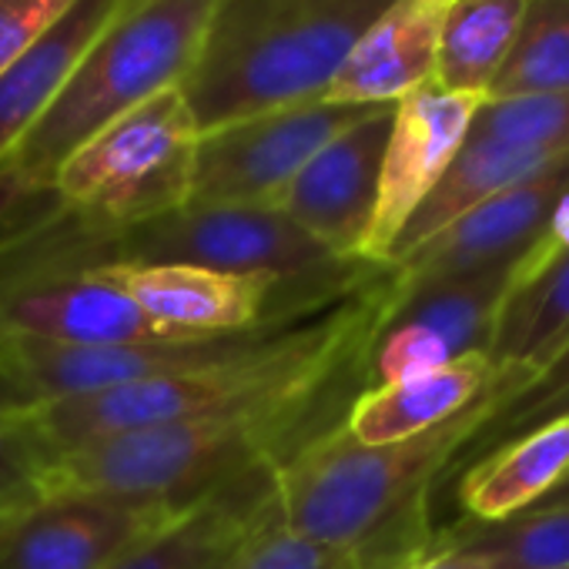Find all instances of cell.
Wrapping results in <instances>:
<instances>
[{"label":"cell","instance_id":"6da1fadb","mask_svg":"<svg viewBox=\"0 0 569 569\" xmlns=\"http://www.w3.org/2000/svg\"><path fill=\"white\" fill-rule=\"evenodd\" d=\"M529 379L522 366H499L492 386L466 412L389 446H362L346 426L326 429L274 469L281 529L342 549L366 569H402L426 556L432 482Z\"/></svg>","mask_w":569,"mask_h":569},{"label":"cell","instance_id":"7a4b0ae2","mask_svg":"<svg viewBox=\"0 0 569 569\" xmlns=\"http://www.w3.org/2000/svg\"><path fill=\"white\" fill-rule=\"evenodd\" d=\"M359 392H366V369H349L221 412L108 436L58 456L44 472V496L101 489L191 502L248 466L284 462L326 429L342 426Z\"/></svg>","mask_w":569,"mask_h":569},{"label":"cell","instance_id":"3957f363","mask_svg":"<svg viewBox=\"0 0 569 569\" xmlns=\"http://www.w3.org/2000/svg\"><path fill=\"white\" fill-rule=\"evenodd\" d=\"M392 0H214L181 81L198 134L326 101L362 34Z\"/></svg>","mask_w":569,"mask_h":569},{"label":"cell","instance_id":"277c9868","mask_svg":"<svg viewBox=\"0 0 569 569\" xmlns=\"http://www.w3.org/2000/svg\"><path fill=\"white\" fill-rule=\"evenodd\" d=\"M118 234L61 198L0 228V342H164L111 278Z\"/></svg>","mask_w":569,"mask_h":569},{"label":"cell","instance_id":"5b68a950","mask_svg":"<svg viewBox=\"0 0 569 569\" xmlns=\"http://www.w3.org/2000/svg\"><path fill=\"white\" fill-rule=\"evenodd\" d=\"M214 0H128L11 151L18 171L34 188H51L58 168L88 138L144 101L181 88Z\"/></svg>","mask_w":569,"mask_h":569},{"label":"cell","instance_id":"8992f818","mask_svg":"<svg viewBox=\"0 0 569 569\" xmlns=\"http://www.w3.org/2000/svg\"><path fill=\"white\" fill-rule=\"evenodd\" d=\"M198 124L178 88L88 138L54 174L58 198L124 231L188 204Z\"/></svg>","mask_w":569,"mask_h":569},{"label":"cell","instance_id":"52a82bcc","mask_svg":"<svg viewBox=\"0 0 569 569\" xmlns=\"http://www.w3.org/2000/svg\"><path fill=\"white\" fill-rule=\"evenodd\" d=\"M121 264H198L278 281H322L362 271L366 258L329 254L278 208L181 204L118 234Z\"/></svg>","mask_w":569,"mask_h":569},{"label":"cell","instance_id":"ba28073f","mask_svg":"<svg viewBox=\"0 0 569 569\" xmlns=\"http://www.w3.org/2000/svg\"><path fill=\"white\" fill-rule=\"evenodd\" d=\"M372 111L362 104L312 101L198 134L188 204L278 208L299 171Z\"/></svg>","mask_w":569,"mask_h":569},{"label":"cell","instance_id":"9c48e42d","mask_svg":"<svg viewBox=\"0 0 569 569\" xmlns=\"http://www.w3.org/2000/svg\"><path fill=\"white\" fill-rule=\"evenodd\" d=\"M516 271L492 268L412 289H399L392 278V296L366 352V389L486 356Z\"/></svg>","mask_w":569,"mask_h":569},{"label":"cell","instance_id":"30bf717a","mask_svg":"<svg viewBox=\"0 0 569 569\" xmlns=\"http://www.w3.org/2000/svg\"><path fill=\"white\" fill-rule=\"evenodd\" d=\"M191 502L101 489L48 492L0 522V569H111Z\"/></svg>","mask_w":569,"mask_h":569},{"label":"cell","instance_id":"8fae6325","mask_svg":"<svg viewBox=\"0 0 569 569\" xmlns=\"http://www.w3.org/2000/svg\"><path fill=\"white\" fill-rule=\"evenodd\" d=\"M566 201L569 154L479 201L442 231L396 258L389 264L392 278L399 289H412V284L469 278L492 268H522V261L546 241Z\"/></svg>","mask_w":569,"mask_h":569},{"label":"cell","instance_id":"7c38bea8","mask_svg":"<svg viewBox=\"0 0 569 569\" xmlns=\"http://www.w3.org/2000/svg\"><path fill=\"white\" fill-rule=\"evenodd\" d=\"M392 108L396 104H382L332 138L278 201V211L289 214L336 258L356 261L366 251L379 204V174Z\"/></svg>","mask_w":569,"mask_h":569},{"label":"cell","instance_id":"4fadbf2b","mask_svg":"<svg viewBox=\"0 0 569 569\" xmlns=\"http://www.w3.org/2000/svg\"><path fill=\"white\" fill-rule=\"evenodd\" d=\"M476 108L479 98L446 91L436 81L406 94L392 108V128L379 174V204L362 251L366 261L386 264L399 231L462 148Z\"/></svg>","mask_w":569,"mask_h":569},{"label":"cell","instance_id":"5bb4252c","mask_svg":"<svg viewBox=\"0 0 569 569\" xmlns=\"http://www.w3.org/2000/svg\"><path fill=\"white\" fill-rule=\"evenodd\" d=\"M274 469L278 462H258L211 486L111 569H228L261 532L278 526Z\"/></svg>","mask_w":569,"mask_h":569},{"label":"cell","instance_id":"9a60e30c","mask_svg":"<svg viewBox=\"0 0 569 569\" xmlns=\"http://www.w3.org/2000/svg\"><path fill=\"white\" fill-rule=\"evenodd\" d=\"M446 4L449 0H392L346 58L326 101L382 108L432 84Z\"/></svg>","mask_w":569,"mask_h":569},{"label":"cell","instance_id":"2e32d148","mask_svg":"<svg viewBox=\"0 0 569 569\" xmlns=\"http://www.w3.org/2000/svg\"><path fill=\"white\" fill-rule=\"evenodd\" d=\"M492 362L486 356H469L452 366L359 392L342 426L362 446L402 442L466 412L492 386Z\"/></svg>","mask_w":569,"mask_h":569},{"label":"cell","instance_id":"e0dca14e","mask_svg":"<svg viewBox=\"0 0 569 569\" xmlns=\"http://www.w3.org/2000/svg\"><path fill=\"white\" fill-rule=\"evenodd\" d=\"M124 4L128 0H78L38 44L0 71V158L41 121L74 64Z\"/></svg>","mask_w":569,"mask_h":569},{"label":"cell","instance_id":"ac0fdd59","mask_svg":"<svg viewBox=\"0 0 569 569\" xmlns=\"http://www.w3.org/2000/svg\"><path fill=\"white\" fill-rule=\"evenodd\" d=\"M569 346V248L532 251L502 299L486 359L542 372Z\"/></svg>","mask_w":569,"mask_h":569},{"label":"cell","instance_id":"d6986e66","mask_svg":"<svg viewBox=\"0 0 569 569\" xmlns=\"http://www.w3.org/2000/svg\"><path fill=\"white\" fill-rule=\"evenodd\" d=\"M569 472V416L552 419L462 469L466 519L499 522L536 506Z\"/></svg>","mask_w":569,"mask_h":569},{"label":"cell","instance_id":"ffe728a7","mask_svg":"<svg viewBox=\"0 0 569 569\" xmlns=\"http://www.w3.org/2000/svg\"><path fill=\"white\" fill-rule=\"evenodd\" d=\"M522 11L526 0H449L439 28L436 84L486 101L512 54Z\"/></svg>","mask_w":569,"mask_h":569},{"label":"cell","instance_id":"44dd1931","mask_svg":"<svg viewBox=\"0 0 569 569\" xmlns=\"http://www.w3.org/2000/svg\"><path fill=\"white\" fill-rule=\"evenodd\" d=\"M479 559L482 569H569V506L526 509L512 519H462L442 539Z\"/></svg>","mask_w":569,"mask_h":569},{"label":"cell","instance_id":"7402d4cb","mask_svg":"<svg viewBox=\"0 0 569 569\" xmlns=\"http://www.w3.org/2000/svg\"><path fill=\"white\" fill-rule=\"evenodd\" d=\"M569 91V0H526L506 68L486 101Z\"/></svg>","mask_w":569,"mask_h":569},{"label":"cell","instance_id":"603a6c76","mask_svg":"<svg viewBox=\"0 0 569 569\" xmlns=\"http://www.w3.org/2000/svg\"><path fill=\"white\" fill-rule=\"evenodd\" d=\"M562 416H569V346L476 429V436L459 449V456H466L462 469Z\"/></svg>","mask_w":569,"mask_h":569},{"label":"cell","instance_id":"cb8c5ba5","mask_svg":"<svg viewBox=\"0 0 569 569\" xmlns=\"http://www.w3.org/2000/svg\"><path fill=\"white\" fill-rule=\"evenodd\" d=\"M469 134L549 158L569 154V91L479 101Z\"/></svg>","mask_w":569,"mask_h":569},{"label":"cell","instance_id":"d4e9b609","mask_svg":"<svg viewBox=\"0 0 569 569\" xmlns=\"http://www.w3.org/2000/svg\"><path fill=\"white\" fill-rule=\"evenodd\" d=\"M51 462L54 459L44 452L24 419L0 429V522L44 496V472Z\"/></svg>","mask_w":569,"mask_h":569},{"label":"cell","instance_id":"484cf974","mask_svg":"<svg viewBox=\"0 0 569 569\" xmlns=\"http://www.w3.org/2000/svg\"><path fill=\"white\" fill-rule=\"evenodd\" d=\"M228 569H366L356 556L271 526Z\"/></svg>","mask_w":569,"mask_h":569},{"label":"cell","instance_id":"4316f807","mask_svg":"<svg viewBox=\"0 0 569 569\" xmlns=\"http://www.w3.org/2000/svg\"><path fill=\"white\" fill-rule=\"evenodd\" d=\"M78 0H0V71L38 44Z\"/></svg>","mask_w":569,"mask_h":569},{"label":"cell","instance_id":"83f0119b","mask_svg":"<svg viewBox=\"0 0 569 569\" xmlns=\"http://www.w3.org/2000/svg\"><path fill=\"white\" fill-rule=\"evenodd\" d=\"M58 198L54 188H34L18 164L8 158H0V228H8L14 221H21L31 211H41L44 204H51Z\"/></svg>","mask_w":569,"mask_h":569},{"label":"cell","instance_id":"f1b7e54d","mask_svg":"<svg viewBox=\"0 0 569 569\" xmlns=\"http://www.w3.org/2000/svg\"><path fill=\"white\" fill-rule=\"evenodd\" d=\"M402 569H482L476 556H469L466 549L452 546V542H432L426 556L412 559Z\"/></svg>","mask_w":569,"mask_h":569},{"label":"cell","instance_id":"f546056e","mask_svg":"<svg viewBox=\"0 0 569 569\" xmlns=\"http://www.w3.org/2000/svg\"><path fill=\"white\" fill-rule=\"evenodd\" d=\"M28 409H31V399L4 372H0V429L21 422L28 416Z\"/></svg>","mask_w":569,"mask_h":569},{"label":"cell","instance_id":"4dcf8cb0","mask_svg":"<svg viewBox=\"0 0 569 569\" xmlns=\"http://www.w3.org/2000/svg\"><path fill=\"white\" fill-rule=\"evenodd\" d=\"M552 506H569V472L536 502V506H529V509H552Z\"/></svg>","mask_w":569,"mask_h":569}]
</instances>
